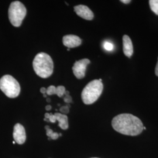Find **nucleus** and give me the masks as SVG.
Returning <instances> with one entry per match:
<instances>
[{"label":"nucleus","instance_id":"nucleus-1","mask_svg":"<svg viewBox=\"0 0 158 158\" xmlns=\"http://www.w3.org/2000/svg\"><path fill=\"white\" fill-rule=\"evenodd\" d=\"M112 126L115 131L125 135H138L143 130L141 120L130 114H121L115 117Z\"/></svg>","mask_w":158,"mask_h":158},{"label":"nucleus","instance_id":"nucleus-2","mask_svg":"<svg viewBox=\"0 0 158 158\" xmlns=\"http://www.w3.org/2000/svg\"><path fill=\"white\" fill-rule=\"evenodd\" d=\"M53 62L47 53L40 52L36 55L33 61V68L36 74L42 78L50 77L53 72Z\"/></svg>","mask_w":158,"mask_h":158},{"label":"nucleus","instance_id":"nucleus-3","mask_svg":"<svg viewBox=\"0 0 158 158\" xmlns=\"http://www.w3.org/2000/svg\"><path fill=\"white\" fill-rule=\"evenodd\" d=\"M103 90V85L99 80H94L89 83L81 93V99L85 104L90 105L96 102Z\"/></svg>","mask_w":158,"mask_h":158},{"label":"nucleus","instance_id":"nucleus-4","mask_svg":"<svg viewBox=\"0 0 158 158\" xmlns=\"http://www.w3.org/2000/svg\"><path fill=\"white\" fill-rule=\"evenodd\" d=\"M0 89L9 98L19 96L21 87L16 79L10 75H5L0 79Z\"/></svg>","mask_w":158,"mask_h":158},{"label":"nucleus","instance_id":"nucleus-5","mask_svg":"<svg viewBox=\"0 0 158 158\" xmlns=\"http://www.w3.org/2000/svg\"><path fill=\"white\" fill-rule=\"evenodd\" d=\"M27 15V9L22 2L16 1L11 2L8 9V18L12 25L19 27Z\"/></svg>","mask_w":158,"mask_h":158},{"label":"nucleus","instance_id":"nucleus-6","mask_svg":"<svg viewBox=\"0 0 158 158\" xmlns=\"http://www.w3.org/2000/svg\"><path fill=\"white\" fill-rule=\"evenodd\" d=\"M90 63V60L88 59H83L74 63L72 70L74 75L77 79H81L85 77L87 66Z\"/></svg>","mask_w":158,"mask_h":158},{"label":"nucleus","instance_id":"nucleus-7","mask_svg":"<svg viewBox=\"0 0 158 158\" xmlns=\"http://www.w3.org/2000/svg\"><path fill=\"white\" fill-rule=\"evenodd\" d=\"M13 137L15 142L19 145L23 144L26 141V132L24 127L20 124L15 125L14 127Z\"/></svg>","mask_w":158,"mask_h":158},{"label":"nucleus","instance_id":"nucleus-8","mask_svg":"<svg viewBox=\"0 0 158 158\" xmlns=\"http://www.w3.org/2000/svg\"><path fill=\"white\" fill-rule=\"evenodd\" d=\"M74 10L77 15L85 19L91 21L94 18L93 12L87 6L84 5L75 6Z\"/></svg>","mask_w":158,"mask_h":158},{"label":"nucleus","instance_id":"nucleus-9","mask_svg":"<svg viewBox=\"0 0 158 158\" xmlns=\"http://www.w3.org/2000/svg\"><path fill=\"white\" fill-rule=\"evenodd\" d=\"M63 45L68 48H76L81 44V40L79 36L74 35H68L63 37Z\"/></svg>","mask_w":158,"mask_h":158},{"label":"nucleus","instance_id":"nucleus-10","mask_svg":"<svg viewBox=\"0 0 158 158\" xmlns=\"http://www.w3.org/2000/svg\"><path fill=\"white\" fill-rule=\"evenodd\" d=\"M123 51L125 55L128 57H131L132 56L133 52H134V48L133 45L132 43L130 37L125 35L123 38Z\"/></svg>","mask_w":158,"mask_h":158},{"label":"nucleus","instance_id":"nucleus-11","mask_svg":"<svg viewBox=\"0 0 158 158\" xmlns=\"http://www.w3.org/2000/svg\"><path fill=\"white\" fill-rule=\"evenodd\" d=\"M54 115L56 121H57L59 122V126L60 128L64 130L68 129V117L66 115L63 114L61 113H56L54 114Z\"/></svg>","mask_w":158,"mask_h":158},{"label":"nucleus","instance_id":"nucleus-12","mask_svg":"<svg viewBox=\"0 0 158 158\" xmlns=\"http://www.w3.org/2000/svg\"><path fill=\"white\" fill-rule=\"evenodd\" d=\"M46 135L49 138H51L52 139L56 140L59 137V134L57 132H54L52 130H51L49 128V126H46Z\"/></svg>","mask_w":158,"mask_h":158},{"label":"nucleus","instance_id":"nucleus-13","mask_svg":"<svg viewBox=\"0 0 158 158\" xmlns=\"http://www.w3.org/2000/svg\"><path fill=\"white\" fill-rule=\"evenodd\" d=\"M149 4L151 10L158 15V0H150Z\"/></svg>","mask_w":158,"mask_h":158},{"label":"nucleus","instance_id":"nucleus-14","mask_svg":"<svg viewBox=\"0 0 158 158\" xmlns=\"http://www.w3.org/2000/svg\"><path fill=\"white\" fill-rule=\"evenodd\" d=\"M66 91L65 87L63 85H59L56 87V95L59 97H62L64 95V93Z\"/></svg>","mask_w":158,"mask_h":158},{"label":"nucleus","instance_id":"nucleus-15","mask_svg":"<svg viewBox=\"0 0 158 158\" xmlns=\"http://www.w3.org/2000/svg\"><path fill=\"white\" fill-rule=\"evenodd\" d=\"M47 95L51 96L56 94V87L54 85H51L46 89V93Z\"/></svg>","mask_w":158,"mask_h":158},{"label":"nucleus","instance_id":"nucleus-16","mask_svg":"<svg viewBox=\"0 0 158 158\" xmlns=\"http://www.w3.org/2000/svg\"><path fill=\"white\" fill-rule=\"evenodd\" d=\"M104 48L107 51H111L113 50L114 46L111 43L109 42H105L104 44Z\"/></svg>","mask_w":158,"mask_h":158},{"label":"nucleus","instance_id":"nucleus-17","mask_svg":"<svg viewBox=\"0 0 158 158\" xmlns=\"http://www.w3.org/2000/svg\"><path fill=\"white\" fill-rule=\"evenodd\" d=\"M64 95L65 97H64V101L66 103H70L71 102H72V98L71 97V96L69 95V91H65L64 93Z\"/></svg>","mask_w":158,"mask_h":158},{"label":"nucleus","instance_id":"nucleus-18","mask_svg":"<svg viewBox=\"0 0 158 158\" xmlns=\"http://www.w3.org/2000/svg\"><path fill=\"white\" fill-rule=\"evenodd\" d=\"M69 106L68 107V106H63L60 108V111L61 113H63V114H66L69 113Z\"/></svg>","mask_w":158,"mask_h":158},{"label":"nucleus","instance_id":"nucleus-19","mask_svg":"<svg viewBox=\"0 0 158 158\" xmlns=\"http://www.w3.org/2000/svg\"><path fill=\"white\" fill-rule=\"evenodd\" d=\"M40 91L43 94H46V89L45 88V87H42V88L40 89Z\"/></svg>","mask_w":158,"mask_h":158},{"label":"nucleus","instance_id":"nucleus-20","mask_svg":"<svg viewBox=\"0 0 158 158\" xmlns=\"http://www.w3.org/2000/svg\"><path fill=\"white\" fill-rule=\"evenodd\" d=\"M121 2H123V3H124V4H129L131 2V0H121Z\"/></svg>","mask_w":158,"mask_h":158},{"label":"nucleus","instance_id":"nucleus-21","mask_svg":"<svg viewBox=\"0 0 158 158\" xmlns=\"http://www.w3.org/2000/svg\"><path fill=\"white\" fill-rule=\"evenodd\" d=\"M155 74L158 77V62H157L156 66V68H155Z\"/></svg>","mask_w":158,"mask_h":158},{"label":"nucleus","instance_id":"nucleus-22","mask_svg":"<svg viewBox=\"0 0 158 158\" xmlns=\"http://www.w3.org/2000/svg\"><path fill=\"white\" fill-rule=\"evenodd\" d=\"M45 109L46 110H47V111H49V110H51V109H52V107H51V106H46Z\"/></svg>","mask_w":158,"mask_h":158},{"label":"nucleus","instance_id":"nucleus-23","mask_svg":"<svg viewBox=\"0 0 158 158\" xmlns=\"http://www.w3.org/2000/svg\"><path fill=\"white\" fill-rule=\"evenodd\" d=\"M47 102H51V100H50V99H49V98H47Z\"/></svg>","mask_w":158,"mask_h":158},{"label":"nucleus","instance_id":"nucleus-24","mask_svg":"<svg viewBox=\"0 0 158 158\" xmlns=\"http://www.w3.org/2000/svg\"><path fill=\"white\" fill-rule=\"evenodd\" d=\"M44 97H46V94H44Z\"/></svg>","mask_w":158,"mask_h":158},{"label":"nucleus","instance_id":"nucleus-25","mask_svg":"<svg viewBox=\"0 0 158 158\" xmlns=\"http://www.w3.org/2000/svg\"><path fill=\"white\" fill-rule=\"evenodd\" d=\"M13 143H14V144H15V142L13 141Z\"/></svg>","mask_w":158,"mask_h":158},{"label":"nucleus","instance_id":"nucleus-26","mask_svg":"<svg viewBox=\"0 0 158 158\" xmlns=\"http://www.w3.org/2000/svg\"></svg>","mask_w":158,"mask_h":158}]
</instances>
